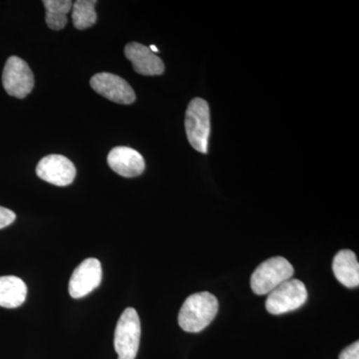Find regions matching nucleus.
I'll use <instances>...</instances> for the list:
<instances>
[{
    "label": "nucleus",
    "instance_id": "obj_15",
    "mask_svg": "<svg viewBox=\"0 0 359 359\" xmlns=\"http://www.w3.org/2000/svg\"><path fill=\"white\" fill-rule=\"evenodd\" d=\"M96 0H77L73 4V25L79 30L87 29L95 25L97 13Z\"/></svg>",
    "mask_w": 359,
    "mask_h": 359
},
{
    "label": "nucleus",
    "instance_id": "obj_1",
    "mask_svg": "<svg viewBox=\"0 0 359 359\" xmlns=\"http://www.w3.org/2000/svg\"><path fill=\"white\" fill-rule=\"evenodd\" d=\"M219 302L209 292L190 295L180 309L178 321L182 330L187 332H200L216 318Z\"/></svg>",
    "mask_w": 359,
    "mask_h": 359
},
{
    "label": "nucleus",
    "instance_id": "obj_6",
    "mask_svg": "<svg viewBox=\"0 0 359 359\" xmlns=\"http://www.w3.org/2000/svg\"><path fill=\"white\" fill-rule=\"evenodd\" d=\"M2 85L9 96L25 98L34 87V76L29 65L18 56L7 59L2 72Z\"/></svg>",
    "mask_w": 359,
    "mask_h": 359
},
{
    "label": "nucleus",
    "instance_id": "obj_3",
    "mask_svg": "<svg viewBox=\"0 0 359 359\" xmlns=\"http://www.w3.org/2000/svg\"><path fill=\"white\" fill-rule=\"evenodd\" d=\"M185 128L187 137L192 147L198 152H208L211 123L210 108L204 99L195 98L186 111Z\"/></svg>",
    "mask_w": 359,
    "mask_h": 359
},
{
    "label": "nucleus",
    "instance_id": "obj_17",
    "mask_svg": "<svg viewBox=\"0 0 359 359\" xmlns=\"http://www.w3.org/2000/svg\"><path fill=\"white\" fill-rule=\"evenodd\" d=\"M339 359H359V342L355 341L344 348Z\"/></svg>",
    "mask_w": 359,
    "mask_h": 359
},
{
    "label": "nucleus",
    "instance_id": "obj_9",
    "mask_svg": "<svg viewBox=\"0 0 359 359\" xmlns=\"http://www.w3.org/2000/svg\"><path fill=\"white\" fill-rule=\"evenodd\" d=\"M36 174L40 179L52 185L66 187L76 177V168L62 155H48L39 161Z\"/></svg>",
    "mask_w": 359,
    "mask_h": 359
},
{
    "label": "nucleus",
    "instance_id": "obj_18",
    "mask_svg": "<svg viewBox=\"0 0 359 359\" xmlns=\"http://www.w3.org/2000/svg\"><path fill=\"white\" fill-rule=\"evenodd\" d=\"M149 48H150V50L153 52V53H155V52H158V48L157 47L154 46V45H151L150 47H149Z\"/></svg>",
    "mask_w": 359,
    "mask_h": 359
},
{
    "label": "nucleus",
    "instance_id": "obj_14",
    "mask_svg": "<svg viewBox=\"0 0 359 359\" xmlns=\"http://www.w3.org/2000/svg\"><path fill=\"white\" fill-rule=\"evenodd\" d=\"M47 26L52 30H62L67 25V14L72 8L70 0H43Z\"/></svg>",
    "mask_w": 359,
    "mask_h": 359
},
{
    "label": "nucleus",
    "instance_id": "obj_7",
    "mask_svg": "<svg viewBox=\"0 0 359 359\" xmlns=\"http://www.w3.org/2000/svg\"><path fill=\"white\" fill-rule=\"evenodd\" d=\"M90 85L94 91L112 102L129 105L136 100L134 90L126 80L118 75L98 73L91 78Z\"/></svg>",
    "mask_w": 359,
    "mask_h": 359
},
{
    "label": "nucleus",
    "instance_id": "obj_5",
    "mask_svg": "<svg viewBox=\"0 0 359 359\" xmlns=\"http://www.w3.org/2000/svg\"><path fill=\"white\" fill-rule=\"evenodd\" d=\"M308 301V290L302 280L290 278L269 292L266 309L269 313L280 316L302 308Z\"/></svg>",
    "mask_w": 359,
    "mask_h": 359
},
{
    "label": "nucleus",
    "instance_id": "obj_12",
    "mask_svg": "<svg viewBox=\"0 0 359 359\" xmlns=\"http://www.w3.org/2000/svg\"><path fill=\"white\" fill-rule=\"evenodd\" d=\"M332 271L344 287L353 289L359 285V264L353 250H342L335 255Z\"/></svg>",
    "mask_w": 359,
    "mask_h": 359
},
{
    "label": "nucleus",
    "instance_id": "obj_13",
    "mask_svg": "<svg viewBox=\"0 0 359 359\" xmlns=\"http://www.w3.org/2000/svg\"><path fill=\"white\" fill-rule=\"evenodd\" d=\"M27 297V287L14 276H0V306L15 309L22 306Z\"/></svg>",
    "mask_w": 359,
    "mask_h": 359
},
{
    "label": "nucleus",
    "instance_id": "obj_8",
    "mask_svg": "<svg viewBox=\"0 0 359 359\" xmlns=\"http://www.w3.org/2000/svg\"><path fill=\"white\" fill-rule=\"evenodd\" d=\"M102 266L100 262L90 257L82 262L73 271L69 282V294L73 299H81L100 285Z\"/></svg>",
    "mask_w": 359,
    "mask_h": 359
},
{
    "label": "nucleus",
    "instance_id": "obj_4",
    "mask_svg": "<svg viewBox=\"0 0 359 359\" xmlns=\"http://www.w3.org/2000/svg\"><path fill=\"white\" fill-rule=\"evenodd\" d=\"M141 323L133 308L125 309L116 325L114 346L118 359H135L140 346Z\"/></svg>",
    "mask_w": 359,
    "mask_h": 359
},
{
    "label": "nucleus",
    "instance_id": "obj_11",
    "mask_svg": "<svg viewBox=\"0 0 359 359\" xmlns=\"http://www.w3.org/2000/svg\"><path fill=\"white\" fill-rule=\"evenodd\" d=\"M125 55L138 74L155 76L164 73L165 66L163 61L145 45L137 42L127 44L125 47Z\"/></svg>",
    "mask_w": 359,
    "mask_h": 359
},
{
    "label": "nucleus",
    "instance_id": "obj_10",
    "mask_svg": "<svg viewBox=\"0 0 359 359\" xmlns=\"http://www.w3.org/2000/svg\"><path fill=\"white\" fill-rule=\"evenodd\" d=\"M111 169L125 178L140 176L145 170V161L138 151L129 147H116L107 158Z\"/></svg>",
    "mask_w": 359,
    "mask_h": 359
},
{
    "label": "nucleus",
    "instance_id": "obj_2",
    "mask_svg": "<svg viewBox=\"0 0 359 359\" xmlns=\"http://www.w3.org/2000/svg\"><path fill=\"white\" fill-rule=\"evenodd\" d=\"M294 268L287 259L275 257L259 264L250 276V287L256 294H269L294 276Z\"/></svg>",
    "mask_w": 359,
    "mask_h": 359
},
{
    "label": "nucleus",
    "instance_id": "obj_16",
    "mask_svg": "<svg viewBox=\"0 0 359 359\" xmlns=\"http://www.w3.org/2000/svg\"><path fill=\"white\" fill-rule=\"evenodd\" d=\"M16 215L11 210L0 207V230L11 226L15 221Z\"/></svg>",
    "mask_w": 359,
    "mask_h": 359
}]
</instances>
